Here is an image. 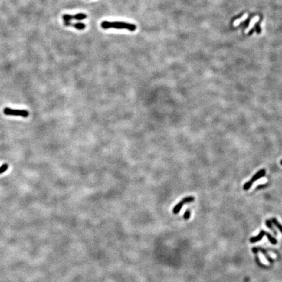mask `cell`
Masks as SVG:
<instances>
[{"label":"cell","instance_id":"cell-1","mask_svg":"<svg viewBox=\"0 0 282 282\" xmlns=\"http://www.w3.org/2000/svg\"><path fill=\"white\" fill-rule=\"evenodd\" d=\"M101 27L103 29H126L130 31H134L136 30V26L133 24L123 22H109L104 21L101 23Z\"/></svg>","mask_w":282,"mask_h":282},{"label":"cell","instance_id":"cell-2","mask_svg":"<svg viewBox=\"0 0 282 282\" xmlns=\"http://www.w3.org/2000/svg\"><path fill=\"white\" fill-rule=\"evenodd\" d=\"M3 113L8 116H21L23 118H27L29 116L28 111L26 110L12 109L10 108H5L3 110Z\"/></svg>","mask_w":282,"mask_h":282},{"label":"cell","instance_id":"cell-3","mask_svg":"<svg viewBox=\"0 0 282 282\" xmlns=\"http://www.w3.org/2000/svg\"><path fill=\"white\" fill-rule=\"evenodd\" d=\"M265 174H266V171H265V169L259 170V171L257 172L255 175H254V176H253V177L251 178V179L250 181L247 182L244 185V190H248L249 189L251 188V186L252 185L253 183H254V182L258 180L259 179H260V178L264 176Z\"/></svg>","mask_w":282,"mask_h":282},{"label":"cell","instance_id":"cell-4","mask_svg":"<svg viewBox=\"0 0 282 282\" xmlns=\"http://www.w3.org/2000/svg\"><path fill=\"white\" fill-rule=\"evenodd\" d=\"M193 201H194V197H185V198H183V199H182V201H180L175 207H174L173 210H172L173 213L175 214H178L180 211V210L182 209V206H183L185 204V203H188V202H192Z\"/></svg>","mask_w":282,"mask_h":282},{"label":"cell","instance_id":"cell-5","mask_svg":"<svg viewBox=\"0 0 282 282\" xmlns=\"http://www.w3.org/2000/svg\"><path fill=\"white\" fill-rule=\"evenodd\" d=\"M64 22H70V20L74 19L77 20H84L87 18V15L84 13H78L74 15H64L62 16Z\"/></svg>","mask_w":282,"mask_h":282},{"label":"cell","instance_id":"cell-6","mask_svg":"<svg viewBox=\"0 0 282 282\" xmlns=\"http://www.w3.org/2000/svg\"><path fill=\"white\" fill-rule=\"evenodd\" d=\"M265 233H266V232H264V231H261L257 236L250 238V242L255 243V242L260 241V240L263 238V236L265 235Z\"/></svg>","mask_w":282,"mask_h":282},{"label":"cell","instance_id":"cell-7","mask_svg":"<svg viewBox=\"0 0 282 282\" xmlns=\"http://www.w3.org/2000/svg\"><path fill=\"white\" fill-rule=\"evenodd\" d=\"M70 26H73L74 28L77 29V30H84V29L86 28V24H84V23H82V22H78V23H75V24H72L71 23Z\"/></svg>","mask_w":282,"mask_h":282},{"label":"cell","instance_id":"cell-8","mask_svg":"<svg viewBox=\"0 0 282 282\" xmlns=\"http://www.w3.org/2000/svg\"><path fill=\"white\" fill-rule=\"evenodd\" d=\"M258 20H259V17L258 16H256V17H255L254 18H253L251 21L250 22V25H249V28L247 30L246 32H248V31H250V30H251V28H253V26H254V25L258 21Z\"/></svg>","mask_w":282,"mask_h":282},{"label":"cell","instance_id":"cell-9","mask_svg":"<svg viewBox=\"0 0 282 282\" xmlns=\"http://www.w3.org/2000/svg\"><path fill=\"white\" fill-rule=\"evenodd\" d=\"M265 235H266V236H267V238H268V240H269V241H270L272 244H276L277 243V241L276 240V239L274 238L273 236H272V235H271L268 233H265Z\"/></svg>","mask_w":282,"mask_h":282},{"label":"cell","instance_id":"cell-10","mask_svg":"<svg viewBox=\"0 0 282 282\" xmlns=\"http://www.w3.org/2000/svg\"><path fill=\"white\" fill-rule=\"evenodd\" d=\"M271 221L274 224V225L277 227V229H278L282 233V225H281V224L278 222V221H277L276 218H273L272 219Z\"/></svg>","mask_w":282,"mask_h":282},{"label":"cell","instance_id":"cell-11","mask_svg":"<svg viewBox=\"0 0 282 282\" xmlns=\"http://www.w3.org/2000/svg\"><path fill=\"white\" fill-rule=\"evenodd\" d=\"M266 224H267V226L273 232L274 234L275 235H277V232H276V231L274 229V228L273 227V226H272V221H270V220H267V221H266Z\"/></svg>","mask_w":282,"mask_h":282},{"label":"cell","instance_id":"cell-12","mask_svg":"<svg viewBox=\"0 0 282 282\" xmlns=\"http://www.w3.org/2000/svg\"><path fill=\"white\" fill-rule=\"evenodd\" d=\"M258 250H260V251H261V252L263 253V254H264V255L265 257H266L267 259L269 261V262H271V263L273 262V260H272V259L270 257V256L268 255V254H267V252L266 251H265V250H264V249L259 248H258Z\"/></svg>","mask_w":282,"mask_h":282},{"label":"cell","instance_id":"cell-13","mask_svg":"<svg viewBox=\"0 0 282 282\" xmlns=\"http://www.w3.org/2000/svg\"><path fill=\"white\" fill-rule=\"evenodd\" d=\"M248 17V15H244L242 18H240L238 20H235V22H234V26H237V25H238L240 22H242V21H244V20H245Z\"/></svg>","mask_w":282,"mask_h":282},{"label":"cell","instance_id":"cell-14","mask_svg":"<svg viewBox=\"0 0 282 282\" xmlns=\"http://www.w3.org/2000/svg\"><path fill=\"white\" fill-rule=\"evenodd\" d=\"M8 167H9V166H8L7 164L2 165L1 167H0V175H1V174H2V173H3V172H5V171H7V169H8Z\"/></svg>","mask_w":282,"mask_h":282},{"label":"cell","instance_id":"cell-15","mask_svg":"<svg viewBox=\"0 0 282 282\" xmlns=\"http://www.w3.org/2000/svg\"><path fill=\"white\" fill-rule=\"evenodd\" d=\"M190 215H191V212L189 210H187L185 211V212L184 213V218L185 219H188L189 218H190Z\"/></svg>","mask_w":282,"mask_h":282},{"label":"cell","instance_id":"cell-16","mask_svg":"<svg viewBox=\"0 0 282 282\" xmlns=\"http://www.w3.org/2000/svg\"><path fill=\"white\" fill-rule=\"evenodd\" d=\"M255 30H256V32L258 34H260L261 33V27L259 26V24H256V26H255Z\"/></svg>","mask_w":282,"mask_h":282},{"label":"cell","instance_id":"cell-17","mask_svg":"<svg viewBox=\"0 0 282 282\" xmlns=\"http://www.w3.org/2000/svg\"><path fill=\"white\" fill-rule=\"evenodd\" d=\"M280 163H281V165H282V160H281V162H280Z\"/></svg>","mask_w":282,"mask_h":282}]
</instances>
